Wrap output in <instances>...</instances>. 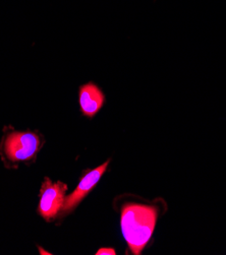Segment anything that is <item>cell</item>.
I'll use <instances>...</instances> for the list:
<instances>
[{"instance_id":"obj_1","label":"cell","mask_w":226,"mask_h":255,"mask_svg":"<svg viewBox=\"0 0 226 255\" xmlns=\"http://www.w3.org/2000/svg\"><path fill=\"white\" fill-rule=\"evenodd\" d=\"M158 218L156 207L127 203L122 207L120 226L122 235L133 254L139 255L153 235Z\"/></svg>"},{"instance_id":"obj_6","label":"cell","mask_w":226,"mask_h":255,"mask_svg":"<svg viewBox=\"0 0 226 255\" xmlns=\"http://www.w3.org/2000/svg\"><path fill=\"white\" fill-rule=\"evenodd\" d=\"M97 255H115V250L113 248H101L96 252Z\"/></svg>"},{"instance_id":"obj_3","label":"cell","mask_w":226,"mask_h":255,"mask_svg":"<svg viewBox=\"0 0 226 255\" xmlns=\"http://www.w3.org/2000/svg\"><path fill=\"white\" fill-rule=\"evenodd\" d=\"M66 189V184L60 181L52 182L49 178H46L40 190L38 207V213L45 221L51 222L60 213Z\"/></svg>"},{"instance_id":"obj_5","label":"cell","mask_w":226,"mask_h":255,"mask_svg":"<svg viewBox=\"0 0 226 255\" xmlns=\"http://www.w3.org/2000/svg\"><path fill=\"white\" fill-rule=\"evenodd\" d=\"M106 103L103 90L94 82H89L79 88V105L81 113L88 118L95 117Z\"/></svg>"},{"instance_id":"obj_4","label":"cell","mask_w":226,"mask_h":255,"mask_svg":"<svg viewBox=\"0 0 226 255\" xmlns=\"http://www.w3.org/2000/svg\"><path fill=\"white\" fill-rule=\"evenodd\" d=\"M109 162L110 161L108 160L101 166L84 172V174L80 178V182L77 188L74 189V191L71 194L65 197L63 206L60 211L61 216L67 215L71 211H73L80 205V202L83 201V199L93 190V188L97 185L99 180L101 179L103 174L106 172Z\"/></svg>"},{"instance_id":"obj_2","label":"cell","mask_w":226,"mask_h":255,"mask_svg":"<svg viewBox=\"0 0 226 255\" xmlns=\"http://www.w3.org/2000/svg\"><path fill=\"white\" fill-rule=\"evenodd\" d=\"M41 147L38 134L30 131H14L4 143L5 154L12 162H27L36 157Z\"/></svg>"}]
</instances>
